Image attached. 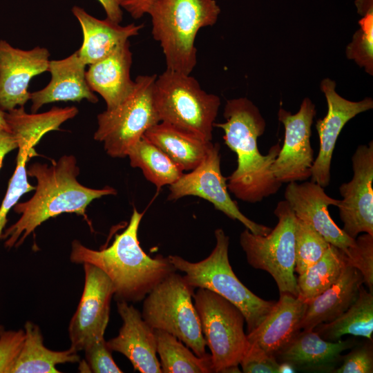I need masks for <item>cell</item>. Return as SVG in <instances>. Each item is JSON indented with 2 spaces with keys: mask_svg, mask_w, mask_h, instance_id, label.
Returning <instances> with one entry per match:
<instances>
[{
  "mask_svg": "<svg viewBox=\"0 0 373 373\" xmlns=\"http://www.w3.org/2000/svg\"><path fill=\"white\" fill-rule=\"evenodd\" d=\"M249 342V341H248ZM245 373L284 372V366L275 357L255 343H249L240 364Z\"/></svg>",
  "mask_w": 373,
  "mask_h": 373,
  "instance_id": "37",
  "label": "cell"
},
{
  "mask_svg": "<svg viewBox=\"0 0 373 373\" xmlns=\"http://www.w3.org/2000/svg\"><path fill=\"white\" fill-rule=\"evenodd\" d=\"M4 329H5L4 326L2 325H0V332H2Z\"/></svg>",
  "mask_w": 373,
  "mask_h": 373,
  "instance_id": "44",
  "label": "cell"
},
{
  "mask_svg": "<svg viewBox=\"0 0 373 373\" xmlns=\"http://www.w3.org/2000/svg\"><path fill=\"white\" fill-rule=\"evenodd\" d=\"M373 346L372 341L356 343L350 352L342 356L340 365L333 373H372Z\"/></svg>",
  "mask_w": 373,
  "mask_h": 373,
  "instance_id": "38",
  "label": "cell"
},
{
  "mask_svg": "<svg viewBox=\"0 0 373 373\" xmlns=\"http://www.w3.org/2000/svg\"><path fill=\"white\" fill-rule=\"evenodd\" d=\"M360 28L346 48L347 59L354 60L365 72L373 75V0H356Z\"/></svg>",
  "mask_w": 373,
  "mask_h": 373,
  "instance_id": "32",
  "label": "cell"
},
{
  "mask_svg": "<svg viewBox=\"0 0 373 373\" xmlns=\"http://www.w3.org/2000/svg\"><path fill=\"white\" fill-rule=\"evenodd\" d=\"M274 214L278 223L269 233L257 235L246 229L240 233V244L249 265L268 272L280 294L297 296L294 275L296 217L285 200L277 204Z\"/></svg>",
  "mask_w": 373,
  "mask_h": 373,
  "instance_id": "10",
  "label": "cell"
},
{
  "mask_svg": "<svg viewBox=\"0 0 373 373\" xmlns=\"http://www.w3.org/2000/svg\"><path fill=\"white\" fill-rule=\"evenodd\" d=\"M50 52L44 47L28 50L0 40V110L8 112L23 107L30 99L32 78L48 71Z\"/></svg>",
  "mask_w": 373,
  "mask_h": 373,
  "instance_id": "16",
  "label": "cell"
},
{
  "mask_svg": "<svg viewBox=\"0 0 373 373\" xmlns=\"http://www.w3.org/2000/svg\"><path fill=\"white\" fill-rule=\"evenodd\" d=\"M357 343L354 338L330 342L314 330H300L275 355L292 370L333 373L342 361V353Z\"/></svg>",
  "mask_w": 373,
  "mask_h": 373,
  "instance_id": "18",
  "label": "cell"
},
{
  "mask_svg": "<svg viewBox=\"0 0 373 373\" xmlns=\"http://www.w3.org/2000/svg\"><path fill=\"white\" fill-rule=\"evenodd\" d=\"M194 289L182 276L173 272L144 298L142 316L153 329L168 332L196 356L205 358L206 341L193 303Z\"/></svg>",
  "mask_w": 373,
  "mask_h": 373,
  "instance_id": "7",
  "label": "cell"
},
{
  "mask_svg": "<svg viewBox=\"0 0 373 373\" xmlns=\"http://www.w3.org/2000/svg\"><path fill=\"white\" fill-rule=\"evenodd\" d=\"M143 136L183 171H191L198 166L213 144L162 122L151 126Z\"/></svg>",
  "mask_w": 373,
  "mask_h": 373,
  "instance_id": "26",
  "label": "cell"
},
{
  "mask_svg": "<svg viewBox=\"0 0 373 373\" xmlns=\"http://www.w3.org/2000/svg\"><path fill=\"white\" fill-rule=\"evenodd\" d=\"M17 165L10 180L6 195L0 206V240L7 222V216L11 209L25 193L35 190V186L28 181L26 162L32 156L26 149L18 148Z\"/></svg>",
  "mask_w": 373,
  "mask_h": 373,
  "instance_id": "34",
  "label": "cell"
},
{
  "mask_svg": "<svg viewBox=\"0 0 373 373\" xmlns=\"http://www.w3.org/2000/svg\"><path fill=\"white\" fill-rule=\"evenodd\" d=\"M156 75H139L129 96L115 108L97 116L94 139L102 142L112 157H127L130 149L145 132L160 122L153 101Z\"/></svg>",
  "mask_w": 373,
  "mask_h": 373,
  "instance_id": "9",
  "label": "cell"
},
{
  "mask_svg": "<svg viewBox=\"0 0 373 373\" xmlns=\"http://www.w3.org/2000/svg\"><path fill=\"white\" fill-rule=\"evenodd\" d=\"M72 12L82 30L83 43L78 52L86 65L105 58L129 41V38L138 35L144 28L143 23L121 26L108 18L99 19L77 6L73 7Z\"/></svg>",
  "mask_w": 373,
  "mask_h": 373,
  "instance_id": "23",
  "label": "cell"
},
{
  "mask_svg": "<svg viewBox=\"0 0 373 373\" xmlns=\"http://www.w3.org/2000/svg\"><path fill=\"white\" fill-rule=\"evenodd\" d=\"M24 340V329H4L0 332V373H10Z\"/></svg>",
  "mask_w": 373,
  "mask_h": 373,
  "instance_id": "39",
  "label": "cell"
},
{
  "mask_svg": "<svg viewBox=\"0 0 373 373\" xmlns=\"http://www.w3.org/2000/svg\"><path fill=\"white\" fill-rule=\"evenodd\" d=\"M147 14L166 69L191 74L197 64V34L201 28L213 26L220 14L216 1L157 0Z\"/></svg>",
  "mask_w": 373,
  "mask_h": 373,
  "instance_id": "4",
  "label": "cell"
},
{
  "mask_svg": "<svg viewBox=\"0 0 373 373\" xmlns=\"http://www.w3.org/2000/svg\"><path fill=\"white\" fill-rule=\"evenodd\" d=\"M117 308L123 323L118 335L107 341L111 350L124 355L141 373H162L154 329L133 305L117 301Z\"/></svg>",
  "mask_w": 373,
  "mask_h": 373,
  "instance_id": "19",
  "label": "cell"
},
{
  "mask_svg": "<svg viewBox=\"0 0 373 373\" xmlns=\"http://www.w3.org/2000/svg\"><path fill=\"white\" fill-rule=\"evenodd\" d=\"M313 330L330 342L338 341L345 334L372 341L373 293L361 285L356 300L345 312L333 321L321 323Z\"/></svg>",
  "mask_w": 373,
  "mask_h": 373,
  "instance_id": "28",
  "label": "cell"
},
{
  "mask_svg": "<svg viewBox=\"0 0 373 373\" xmlns=\"http://www.w3.org/2000/svg\"><path fill=\"white\" fill-rule=\"evenodd\" d=\"M330 244L309 224L296 218L295 227V269L305 272L325 254Z\"/></svg>",
  "mask_w": 373,
  "mask_h": 373,
  "instance_id": "33",
  "label": "cell"
},
{
  "mask_svg": "<svg viewBox=\"0 0 373 373\" xmlns=\"http://www.w3.org/2000/svg\"><path fill=\"white\" fill-rule=\"evenodd\" d=\"M86 66L78 50L64 59L50 61V82L44 88L30 93L32 112L36 113L44 104L60 101L80 102L86 99L97 103L98 98L86 79Z\"/></svg>",
  "mask_w": 373,
  "mask_h": 373,
  "instance_id": "20",
  "label": "cell"
},
{
  "mask_svg": "<svg viewBox=\"0 0 373 373\" xmlns=\"http://www.w3.org/2000/svg\"><path fill=\"white\" fill-rule=\"evenodd\" d=\"M127 157L131 166L140 168L146 179L158 189L173 184L184 173L164 151L144 136L130 149Z\"/></svg>",
  "mask_w": 373,
  "mask_h": 373,
  "instance_id": "29",
  "label": "cell"
},
{
  "mask_svg": "<svg viewBox=\"0 0 373 373\" xmlns=\"http://www.w3.org/2000/svg\"><path fill=\"white\" fill-rule=\"evenodd\" d=\"M224 122L214 123L222 128L225 144L237 155V167L227 178V188L236 198L256 203L276 194L282 183L273 175L271 166L281 146H272L267 154L258 150L257 140L266 128L259 108L248 98L228 99L223 111Z\"/></svg>",
  "mask_w": 373,
  "mask_h": 373,
  "instance_id": "2",
  "label": "cell"
},
{
  "mask_svg": "<svg viewBox=\"0 0 373 373\" xmlns=\"http://www.w3.org/2000/svg\"><path fill=\"white\" fill-rule=\"evenodd\" d=\"M84 285L68 326L70 348L83 351L91 342L104 338L115 290L109 278L96 266L84 263Z\"/></svg>",
  "mask_w": 373,
  "mask_h": 373,
  "instance_id": "13",
  "label": "cell"
},
{
  "mask_svg": "<svg viewBox=\"0 0 373 373\" xmlns=\"http://www.w3.org/2000/svg\"><path fill=\"white\" fill-rule=\"evenodd\" d=\"M106 14V18L120 23L123 18V12L117 0H97Z\"/></svg>",
  "mask_w": 373,
  "mask_h": 373,
  "instance_id": "42",
  "label": "cell"
},
{
  "mask_svg": "<svg viewBox=\"0 0 373 373\" xmlns=\"http://www.w3.org/2000/svg\"><path fill=\"white\" fill-rule=\"evenodd\" d=\"M121 8L124 9L133 19H139L148 13L157 0H117Z\"/></svg>",
  "mask_w": 373,
  "mask_h": 373,
  "instance_id": "40",
  "label": "cell"
},
{
  "mask_svg": "<svg viewBox=\"0 0 373 373\" xmlns=\"http://www.w3.org/2000/svg\"><path fill=\"white\" fill-rule=\"evenodd\" d=\"M17 148V142L11 132L0 128V169L5 156Z\"/></svg>",
  "mask_w": 373,
  "mask_h": 373,
  "instance_id": "41",
  "label": "cell"
},
{
  "mask_svg": "<svg viewBox=\"0 0 373 373\" xmlns=\"http://www.w3.org/2000/svg\"><path fill=\"white\" fill-rule=\"evenodd\" d=\"M316 113L315 104L309 97L303 100L295 114L283 108L278 112V120L285 127V138L271 171L282 184L306 181L311 178L314 161L311 128Z\"/></svg>",
  "mask_w": 373,
  "mask_h": 373,
  "instance_id": "12",
  "label": "cell"
},
{
  "mask_svg": "<svg viewBox=\"0 0 373 373\" xmlns=\"http://www.w3.org/2000/svg\"><path fill=\"white\" fill-rule=\"evenodd\" d=\"M144 216L133 209L129 222L113 243L100 250L90 249L79 240L72 242L70 260L89 263L104 271L113 283L117 301L139 302L176 269L168 257L146 254L140 245L138 229Z\"/></svg>",
  "mask_w": 373,
  "mask_h": 373,
  "instance_id": "3",
  "label": "cell"
},
{
  "mask_svg": "<svg viewBox=\"0 0 373 373\" xmlns=\"http://www.w3.org/2000/svg\"><path fill=\"white\" fill-rule=\"evenodd\" d=\"M5 112L0 110V128L7 131H10L9 127L5 119Z\"/></svg>",
  "mask_w": 373,
  "mask_h": 373,
  "instance_id": "43",
  "label": "cell"
},
{
  "mask_svg": "<svg viewBox=\"0 0 373 373\" xmlns=\"http://www.w3.org/2000/svg\"><path fill=\"white\" fill-rule=\"evenodd\" d=\"M153 95L160 122L211 141L220 99L202 89L191 74L166 69L157 76Z\"/></svg>",
  "mask_w": 373,
  "mask_h": 373,
  "instance_id": "6",
  "label": "cell"
},
{
  "mask_svg": "<svg viewBox=\"0 0 373 373\" xmlns=\"http://www.w3.org/2000/svg\"><path fill=\"white\" fill-rule=\"evenodd\" d=\"M132 61L128 41L105 58L89 65L86 70L90 88L104 99L106 110L119 105L133 91L135 81L131 78Z\"/></svg>",
  "mask_w": 373,
  "mask_h": 373,
  "instance_id": "21",
  "label": "cell"
},
{
  "mask_svg": "<svg viewBox=\"0 0 373 373\" xmlns=\"http://www.w3.org/2000/svg\"><path fill=\"white\" fill-rule=\"evenodd\" d=\"M342 251L347 265L361 272L369 291L373 293V236L365 233L357 236L354 245Z\"/></svg>",
  "mask_w": 373,
  "mask_h": 373,
  "instance_id": "35",
  "label": "cell"
},
{
  "mask_svg": "<svg viewBox=\"0 0 373 373\" xmlns=\"http://www.w3.org/2000/svg\"><path fill=\"white\" fill-rule=\"evenodd\" d=\"M214 235L216 246L204 260L191 262L177 255L168 258L193 289H209L236 305L245 316L248 334L263 321L276 302L258 297L242 283L229 263V236L222 229H216Z\"/></svg>",
  "mask_w": 373,
  "mask_h": 373,
  "instance_id": "5",
  "label": "cell"
},
{
  "mask_svg": "<svg viewBox=\"0 0 373 373\" xmlns=\"http://www.w3.org/2000/svg\"><path fill=\"white\" fill-rule=\"evenodd\" d=\"M352 162L353 176L340 186L337 207L343 230L355 239L360 233L373 236V142L358 146Z\"/></svg>",
  "mask_w": 373,
  "mask_h": 373,
  "instance_id": "14",
  "label": "cell"
},
{
  "mask_svg": "<svg viewBox=\"0 0 373 373\" xmlns=\"http://www.w3.org/2000/svg\"><path fill=\"white\" fill-rule=\"evenodd\" d=\"M78 112L75 106H54L45 113L29 114L23 107H19L5 112L4 116L18 148L25 149L33 155L34 146L46 133L60 130V126Z\"/></svg>",
  "mask_w": 373,
  "mask_h": 373,
  "instance_id": "25",
  "label": "cell"
},
{
  "mask_svg": "<svg viewBox=\"0 0 373 373\" xmlns=\"http://www.w3.org/2000/svg\"><path fill=\"white\" fill-rule=\"evenodd\" d=\"M27 174L37 180L35 191L30 199L14 207L21 216L1 238L8 249L19 247L41 224L61 213H73L87 220L86 209L93 200L117 193L110 186L93 189L80 184L79 168L73 155H63L50 165L34 163Z\"/></svg>",
  "mask_w": 373,
  "mask_h": 373,
  "instance_id": "1",
  "label": "cell"
},
{
  "mask_svg": "<svg viewBox=\"0 0 373 373\" xmlns=\"http://www.w3.org/2000/svg\"><path fill=\"white\" fill-rule=\"evenodd\" d=\"M307 307V303L297 296L280 294L279 300L263 321L247 334L249 343L274 356L300 331L299 326Z\"/></svg>",
  "mask_w": 373,
  "mask_h": 373,
  "instance_id": "22",
  "label": "cell"
},
{
  "mask_svg": "<svg viewBox=\"0 0 373 373\" xmlns=\"http://www.w3.org/2000/svg\"><path fill=\"white\" fill-rule=\"evenodd\" d=\"M25 340L10 373H59L56 365L80 361L78 352L70 347L51 350L44 345L39 327L31 321L24 325Z\"/></svg>",
  "mask_w": 373,
  "mask_h": 373,
  "instance_id": "27",
  "label": "cell"
},
{
  "mask_svg": "<svg viewBox=\"0 0 373 373\" xmlns=\"http://www.w3.org/2000/svg\"><path fill=\"white\" fill-rule=\"evenodd\" d=\"M85 365L88 372L122 373L111 354V350L104 338L94 341L87 345L84 350Z\"/></svg>",
  "mask_w": 373,
  "mask_h": 373,
  "instance_id": "36",
  "label": "cell"
},
{
  "mask_svg": "<svg viewBox=\"0 0 373 373\" xmlns=\"http://www.w3.org/2000/svg\"><path fill=\"white\" fill-rule=\"evenodd\" d=\"M163 373L213 372L211 356L201 358L172 334L154 329Z\"/></svg>",
  "mask_w": 373,
  "mask_h": 373,
  "instance_id": "31",
  "label": "cell"
},
{
  "mask_svg": "<svg viewBox=\"0 0 373 373\" xmlns=\"http://www.w3.org/2000/svg\"><path fill=\"white\" fill-rule=\"evenodd\" d=\"M336 82L328 77L324 78L320 84L327 101V113L316 123L319 151L312 167L311 181L323 188L327 186L330 181L331 162L340 133L350 119L373 108L372 97L358 102L350 101L336 91Z\"/></svg>",
  "mask_w": 373,
  "mask_h": 373,
  "instance_id": "15",
  "label": "cell"
},
{
  "mask_svg": "<svg viewBox=\"0 0 373 373\" xmlns=\"http://www.w3.org/2000/svg\"><path fill=\"white\" fill-rule=\"evenodd\" d=\"M220 150L219 144L213 143L198 166L191 172L183 173L175 182L169 185L168 200H175L189 195L201 198L231 220L240 222L251 233L267 235L271 229L248 218L231 198L227 178L221 172Z\"/></svg>",
  "mask_w": 373,
  "mask_h": 373,
  "instance_id": "11",
  "label": "cell"
},
{
  "mask_svg": "<svg viewBox=\"0 0 373 373\" xmlns=\"http://www.w3.org/2000/svg\"><path fill=\"white\" fill-rule=\"evenodd\" d=\"M193 298L213 372H240L238 365L248 346L245 318L233 303L218 294L198 288Z\"/></svg>",
  "mask_w": 373,
  "mask_h": 373,
  "instance_id": "8",
  "label": "cell"
},
{
  "mask_svg": "<svg viewBox=\"0 0 373 373\" xmlns=\"http://www.w3.org/2000/svg\"><path fill=\"white\" fill-rule=\"evenodd\" d=\"M285 200L296 218L312 225L330 245L342 251L354 245L355 239L338 227L328 211L329 206L337 207L340 200L327 195L324 188L316 182H289Z\"/></svg>",
  "mask_w": 373,
  "mask_h": 373,
  "instance_id": "17",
  "label": "cell"
},
{
  "mask_svg": "<svg viewBox=\"0 0 373 373\" xmlns=\"http://www.w3.org/2000/svg\"><path fill=\"white\" fill-rule=\"evenodd\" d=\"M346 265L343 251L330 245L316 262L296 278L297 297L308 304L338 279Z\"/></svg>",
  "mask_w": 373,
  "mask_h": 373,
  "instance_id": "30",
  "label": "cell"
},
{
  "mask_svg": "<svg viewBox=\"0 0 373 373\" xmlns=\"http://www.w3.org/2000/svg\"><path fill=\"white\" fill-rule=\"evenodd\" d=\"M363 283L361 272L346 265L338 279L307 304L300 329L313 330L321 323L335 320L356 300Z\"/></svg>",
  "mask_w": 373,
  "mask_h": 373,
  "instance_id": "24",
  "label": "cell"
}]
</instances>
